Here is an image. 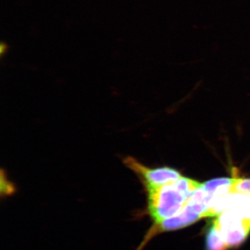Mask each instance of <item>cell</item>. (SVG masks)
<instances>
[{
	"instance_id": "1",
	"label": "cell",
	"mask_w": 250,
	"mask_h": 250,
	"mask_svg": "<svg viewBox=\"0 0 250 250\" xmlns=\"http://www.w3.org/2000/svg\"><path fill=\"white\" fill-rule=\"evenodd\" d=\"M202 185L193 179L182 177L164 185L146 188L148 211L154 223H160L178 214Z\"/></svg>"
},
{
	"instance_id": "2",
	"label": "cell",
	"mask_w": 250,
	"mask_h": 250,
	"mask_svg": "<svg viewBox=\"0 0 250 250\" xmlns=\"http://www.w3.org/2000/svg\"><path fill=\"white\" fill-rule=\"evenodd\" d=\"M210 205L208 194L202 185L192 194L187 205L184 206L178 214L172 218L166 219L160 223H155L137 250L142 249L145 243L156 233L184 228L195 223L200 218H205V213L209 208Z\"/></svg>"
},
{
	"instance_id": "3",
	"label": "cell",
	"mask_w": 250,
	"mask_h": 250,
	"mask_svg": "<svg viewBox=\"0 0 250 250\" xmlns=\"http://www.w3.org/2000/svg\"><path fill=\"white\" fill-rule=\"evenodd\" d=\"M213 222L229 248L239 246L250 234V224L238 210H225Z\"/></svg>"
},
{
	"instance_id": "4",
	"label": "cell",
	"mask_w": 250,
	"mask_h": 250,
	"mask_svg": "<svg viewBox=\"0 0 250 250\" xmlns=\"http://www.w3.org/2000/svg\"><path fill=\"white\" fill-rule=\"evenodd\" d=\"M125 164L142 179L146 188L159 187L182 177L178 171L168 167L149 168L143 166L134 158L128 157Z\"/></svg>"
},
{
	"instance_id": "5",
	"label": "cell",
	"mask_w": 250,
	"mask_h": 250,
	"mask_svg": "<svg viewBox=\"0 0 250 250\" xmlns=\"http://www.w3.org/2000/svg\"><path fill=\"white\" fill-rule=\"evenodd\" d=\"M234 179L235 178L215 179L202 184V187L211 200V205L219 197L231 191Z\"/></svg>"
},
{
	"instance_id": "6",
	"label": "cell",
	"mask_w": 250,
	"mask_h": 250,
	"mask_svg": "<svg viewBox=\"0 0 250 250\" xmlns=\"http://www.w3.org/2000/svg\"><path fill=\"white\" fill-rule=\"evenodd\" d=\"M207 236V250H227L229 248L220 230L213 222Z\"/></svg>"
},
{
	"instance_id": "7",
	"label": "cell",
	"mask_w": 250,
	"mask_h": 250,
	"mask_svg": "<svg viewBox=\"0 0 250 250\" xmlns=\"http://www.w3.org/2000/svg\"><path fill=\"white\" fill-rule=\"evenodd\" d=\"M250 197V179L235 178L231 191Z\"/></svg>"
},
{
	"instance_id": "8",
	"label": "cell",
	"mask_w": 250,
	"mask_h": 250,
	"mask_svg": "<svg viewBox=\"0 0 250 250\" xmlns=\"http://www.w3.org/2000/svg\"><path fill=\"white\" fill-rule=\"evenodd\" d=\"M0 50H1V54H2L3 52L7 50V45H6V43H3V42H1Z\"/></svg>"
}]
</instances>
